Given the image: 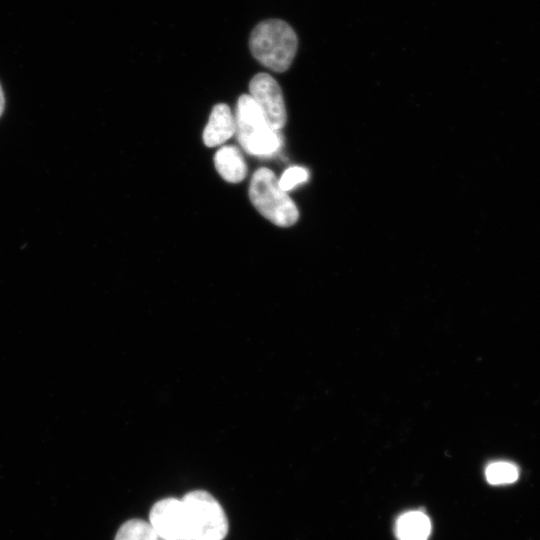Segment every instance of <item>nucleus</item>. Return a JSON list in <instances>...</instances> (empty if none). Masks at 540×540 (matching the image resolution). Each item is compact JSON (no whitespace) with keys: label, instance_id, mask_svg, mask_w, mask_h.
Instances as JSON below:
<instances>
[{"label":"nucleus","instance_id":"obj_1","mask_svg":"<svg viewBox=\"0 0 540 540\" xmlns=\"http://www.w3.org/2000/svg\"><path fill=\"white\" fill-rule=\"evenodd\" d=\"M254 58L274 72H284L291 66L298 48L293 28L283 20L267 19L258 23L249 38Z\"/></svg>","mask_w":540,"mask_h":540},{"label":"nucleus","instance_id":"obj_2","mask_svg":"<svg viewBox=\"0 0 540 540\" xmlns=\"http://www.w3.org/2000/svg\"><path fill=\"white\" fill-rule=\"evenodd\" d=\"M235 132L242 148L254 156H270L282 144L279 131L269 126L249 94H243L238 99Z\"/></svg>","mask_w":540,"mask_h":540},{"label":"nucleus","instance_id":"obj_3","mask_svg":"<svg viewBox=\"0 0 540 540\" xmlns=\"http://www.w3.org/2000/svg\"><path fill=\"white\" fill-rule=\"evenodd\" d=\"M249 198L258 212L277 226L290 227L299 218L295 202L280 188L275 173L268 168L262 167L254 172Z\"/></svg>","mask_w":540,"mask_h":540},{"label":"nucleus","instance_id":"obj_4","mask_svg":"<svg viewBox=\"0 0 540 540\" xmlns=\"http://www.w3.org/2000/svg\"><path fill=\"white\" fill-rule=\"evenodd\" d=\"M191 529L192 540H223L228 520L219 502L208 492L195 490L182 499Z\"/></svg>","mask_w":540,"mask_h":540},{"label":"nucleus","instance_id":"obj_5","mask_svg":"<svg viewBox=\"0 0 540 540\" xmlns=\"http://www.w3.org/2000/svg\"><path fill=\"white\" fill-rule=\"evenodd\" d=\"M150 524L164 540H192L189 519L182 500L166 498L150 510Z\"/></svg>","mask_w":540,"mask_h":540},{"label":"nucleus","instance_id":"obj_6","mask_svg":"<svg viewBox=\"0 0 540 540\" xmlns=\"http://www.w3.org/2000/svg\"><path fill=\"white\" fill-rule=\"evenodd\" d=\"M249 92L269 126L280 131L286 124L287 113L278 82L267 73H258L250 81Z\"/></svg>","mask_w":540,"mask_h":540},{"label":"nucleus","instance_id":"obj_7","mask_svg":"<svg viewBox=\"0 0 540 540\" xmlns=\"http://www.w3.org/2000/svg\"><path fill=\"white\" fill-rule=\"evenodd\" d=\"M235 132V119L230 108L223 103L213 107L209 121L203 131V142L215 147L228 140Z\"/></svg>","mask_w":540,"mask_h":540},{"label":"nucleus","instance_id":"obj_8","mask_svg":"<svg viewBox=\"0 0 540 540\" xmlns=\"http://www.w3.org/2000/svg\"><path fill=\"white\" fill-rule=\"evenodd\" d=\"M215 168L221 177L230 183H238L247 175V166L242 153L236 146H223L214 156Z\"/></svg>","mask_w":540,"mask_h":540},{"label":"nucleus","instance_id":"obj_9","mask_svg":"<svg viewBox=\"0 0 540 540\" xmlns=\"http://www.w3.org/2000/svg\"><path fill=\"white\" fill-rule=\"evenodd\" d=\"M431 532V522L421 511H409L396 521L395 533L398 540H427Z\"/></svg>","mask_w":540,"mask_h":540},{"label":"nucleus","instance_id":"obj_10","mask_svg":"<svg viewBox=\"0 0 540 540\" xmlns=\"http://www.w3.org/2000/svg\"><path fill=\"white\" fill-rule=\"evenodd\" d=\"M115 540H159V536L149 522L131 519L119 528Z\"/></svg>","mask_w":540,"mask_h":540},{"label":"nucleus","instance_id":"obj_11","mask_svg":"<svg viewBox=\"0 0 540 540\" xmlns=\"http://www.w3.org/2000/svg\"><path fill=\"white\" fill-rule=\"evenodd\" d=\"M517 466L507 461L490 463L485 469V477L492 485L510 484L518 479Z\"/></svg>","mask_w":540,"mask_h":540},{"label":"nucleus","instance_id":"obj_12","mask_svg":"<svg viewBox=\"0 0 540 540\" xmlns=\"http://www.w3.org/2000/svg\"><path fill=\"white\" fill-rule=\"evenodd\" d=\"M308 171L300 166H292L285 170L281 178L278 179L279 186L285 192L308 180Z\"/></svg>","mask_w":540,"mask_h":540},{"label":"nucleus","instance_id":"obj_13","mask_svg":"<svg viewBox=\"0 0 540 540\" xmlns=\"http://www.w3.org/2000/svg\"><path fill=\"white\" fill-rule=\"evenodd\" d=\"M4 105H5L4 94H3L2 87L0 85V116L3 113Z\"/></svg>","mask_w":540,"mask_h":540}]
</instances>
